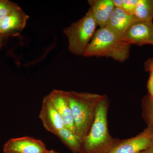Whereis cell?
Masks as SVG:
<instances>
[{
  "mask_svg": "<svg viewBox=\"0 0 153 153\" xmlns=\"http://www.w3.org/2000/svg\"><path fill=\"white\" fill-rule=\"evenodd\" d=\"M56 136L74 153H79L82 143L77 135L64 127L60 130Z\"/></svg>",
  "mask_w": 153,
  "mask_h": 153,
  "instance_id": "cell-13",
  "label": "cell"
},
{
  "mask_svg": "<svg viewBox=\"0 0 153 153\" xmlns=\"http://www.w3.org/2000/svg\"><path fill=\"white\" fill-rule=\"evenodd\" d=\"M123 39L130 45L153 47V22H140L132 25L124 35Z\"/></svg>",
  "mask_w": 153,
  "mask_h": 153,
  "instance_id": "cell-7",
  "label": "cell"
},
{
  "mask_svg": "<svg viewBox=\"0 0 153 153\" xmlns=\"http://www.w3.org/2000/svg\"><path fill=\"white\" fill-rule=\"evenodd\" d=\"M134 15L139 22H152L153 0H139Z\"/></svg>",
  "mask_w": 153,
  "mask_h": 153,
  "instance_id": "cell-14",
  "label": "cell"
},
{
  "mask_svg": "<svg viewBox=\"0 0 153 153\" xmlns=\"http://www.w3.org/2000/svg\"><path fill=\"white\" fill-rule=\"evenodd\" d=\"M153 136V130L146 127L135 136L121 140L108 153H140L149 147Z\"/></svg>",
  "mask_w": 153,
  "mask_h": 153,
  "instance_id": "cell-5",
  "label": "cell"
},
{
  "mask_svg": "<svg viewBox=\"0 0 153 153\" xmlns=\"http://www.w3.org/2000/svg\"><path fill=\"white\" fill-rule=\"evenodd\" d=\"M131 45L107 27L96 31L84 57H105L123 62L129 57Z\"/></svg>",
  "mask_w": 153,
  "mask_h": 153,
  "instance_id": "cell-2",
  "label": "cell"
},
{
  "mask_svg": "<svg viewBox=\"0 0 153 153\" xmlns=\"http://www.w3.org/2000/svg\"><path fill=\"white\" fill-rule=\"evenodd\" d=\"M109 106L108 97L103 95L79 153H108L121 140L113 137L108 131L107 118Z\"/></svg>",
  "mask_w": 153,
  "mask_h": 153,
  "instance_id": "cell-1",
  "label": "cell"
},
{
  "mask_svg": "<svg viewBox=\"0 0 153 153\" xmlns=\"http://www.w3.org/2000/svg\"><path fill=\"white\" fill-rule=\"evenodd\" d=\"M97 24L90 9L84 17L63 30L68 40V50L76 55H83L96 32Z\"/></svg>",
  "mask_w": 153,
  "mask_h": 153,
  "instance_id": "cell-4",
  "label": "cell"
},
{
  "mask_svg": "<svg viewBox=\"0 0 153 153\" xmlns=\"http://www.w3.org/2000/svg\"><path fill=\"white\" fill-rule=\"evenodd\" d=\"M47 96L60 114L65 127L76 135L74 120L69 104L68 91L54 89Z\"/></svg>",
  "mask_w": 153,
  "mask_h": 153,
  "instance_id": "cell-6",
  "label": "cell"
},
{
  "mask_svg": "<svg viewBox=\"0 0 153 153\" xmlns=\"http://www.w3.org/2000/svg\"><path fill=\"white\" fill-rule=\"evenodd\" d=\"M3 151L13 153H46L48 150L41 140L27 136L9 140L4 145Z\"/></svg>",
  "mask_w": 153,
  "mask_h": 153,
  "instance_id": "cell-8",
  "label": "cell"
},
{
  "mask_svg": "<svg viewBox=\"0 0 153 153\" xmlns=\"http://www.w3.org/2000/svg\"><path fill=\"white\" fill-rule=\"evenodd\" d=\"M68 95L76 135L82 143L90 131L103 95L71 91H68Z\"/></svg>",
  "mask_w": 153,
  "mask_h": 153,
  "instance_id": "cell-3",
  "label": "cell"
},
{
  "mask_svg": "<svg viewBox=\"0 0 153 153\" xmlns=\"http://www.w3.org/2000/svg\"><path fill=\"white\" fill-rule=\"evenodd\" d=\"M2 44V43L1 38L0 37V48H1V47Z\"/></svg>",
  "mask_w": 153,
  "mask_h": 153,
  "instance_id": "cell-22",
  "label": "cell"
},
{
  "mask_svg": "<svg viewBox=\"0 0 153 153\" xmlns=\"http://www.w3.org/2000/svg\"><path fill=\"white\" fill-rule=\"evenodd\" d=\"M29 18V16L21 8L14 10L0 21L1 34L13 30H24Z\"/></svg>",
  "mask_w": 153,
  "mask_h": 153,
  "instance_id": "cell-12",
  "label": "cell"
},
{
  "mask_svg": "<svg viewBox=\"0 0 153 153\" xmlns=\"http://www.w3.org/2000/svg\"><path fill=\"white\" fill-rule=\"evenodd\" d=\"M140 153H153V136L149 147L146 150Z\"/></svg>",
  "mask_w": 153,
  "mask_h": 153,
  "instance_id": "cell-20",
  "label": "cell"
},
{
  "mask_svg": "<svg viewBox=\"0 0 153 153\" xmlns=\"http://www.w3.org/2000/svg\"><path fill=\"white\" fill-rule=\"evenodd\" d=\"M4 153H13L8 152H4Z\"/></svg>",
  "mask_w": 153,
  "mask_h": 153,
  "instance_id": "cell-23",
  "label": "cell"
},
{
  "mask_svg": "<svg viewBox=\"0 0 153 153\" xmlns=\"http://www.w3.org/2000/svg\"><path fill=\"white\" fill-rule=\"evenodd\" d=\"M1 30H0V35H1Z\"/></svg>",
  "mask_w": 153,
  "mask_h": 153,
  "instance_id": "cell-24",
  "label": "cell"
},
{
  "mask_svg": "<svg viewBox=\"0 0 153 153\" xmlns=\"http://www.w3.org/2000/svg\"><path fill=\"white\" fill-rule=\"evenodd\" d=\"M88 4L97 26L106 27L115 8L113 0H89Z\"/></svg>",
  "mask_w": 153,
  "mask_h": 153,
  "instance_id": "cell-11",
  "label": "cell"
},
{
  "mask_svg": "<svg viewBox=\"0 0 153 153\" xmlns=\"http://www.w3.org/2000/svg\"><path fill=\"white\" fill-rule=\"evenodd\" d=\"M39 117L44 128L55 135L60 130L65 127L62 118L47 96L42 102Z\"/></svg>",
  "mask_w": 153,
  "mask_h": 153,
  "instance_id": "cell-9",
  "label": "cell"
},
{
  "mask_svg": "<svg viewBox=\"0 0 153 153\" xmlns=\"http://www.w3.org/2000/svg\"><path fill=\"white\" fill-rule=\"evenodd\" d=\"M139 0H124L122 9L130 15H134L135 11Z\"/></svg>",
  "mask_w": 153,
  "mask_h": 153,
  "instance_id": "cell-18",
  "label": "cell"
},
{
  "mask_svg": "<svg viewBox=\"0 0 153 153\" xmlns=\"http://www.w3.org/2000/svg\"><path fill=\"white\" fill-rule=\"evenodd\" d=\"M124 0H113L115 8L122 9Z\"/></svg>",
  "mask_w": 153,
  "mask_h": 153,
  "instance_id": "cell-19",
  "label": "cell"
},
{
  "mask_svg": "<svg viewBox=\"0 0 153 153\" xmlns=\"http://www.w3.org/2000/svg\"><path fill=\"white\" fill-rule=\"evenodd\" d=\"M138 22L134 15L127 13L122 9L115 8L106 27L123 38L129 28Z\"/></svg>",
  "mask_w": 153,
  "mask_h": 153,
  "instance_id": "cell-10",
  "label": "cell"
},
{
  "mask_svg": "<svg viewBox=\"0 0 153 153\" xmlns=\"http://www.w3.org/2000/svg\"><path fill=\"white\" fill-rule=\"evenodd\" d=\"M141 108L142 116L147 127L153 130V97L148 92L143 97Z\"/></svg>",
  "mask_w": 153,
  "mask_h": 153,
  "instance_id": "cell-15",
  "label": "cell"
},
{
  "mask_svg": "<svg viewBox=\"0 0 153 153\" xmlns=\"http://www.w3.org/2000/svg\"><path fill=\"white\" fill-rule=\"evenodd\" d=\"M19 7L17 5L8 1H0V21Z\"/></svg>",
  "mask_w": 153,
  "mask_h": 153,
  "instance_id": "cell-16",
  "label": "cell"
},
{
  "mask_svg": "<svg viewBox=\"0 0 153 153\" xmlns=\"http://www.w3.org/2000/svg\"><path fill=\"white\" fill-rule=\"evenodd\" d=\"M46 153H58L57 152H55V151L53 150H48Z\"/></svg>",
  "mask_w": 153,
  "mask_h": 153,
  "instance_id": "cell-21",
  "label": "cell"
},
{
  "mask_svg": "<svg viewBox=\"0 0 153 153\" xmlns=\"http://www.w3.org/2000/svg\"><path fill=\"white\" fill-rule=\"evenodd\" d=\"M145 70L149 74L147 82L148 93L153 97V57L149 58L144 63Z\"/></svg>",
  "mask_w": 153,
  "mask_h": 153,
  "instance_id": "cell-17",
  "label": "cell"
}]
</instances>
